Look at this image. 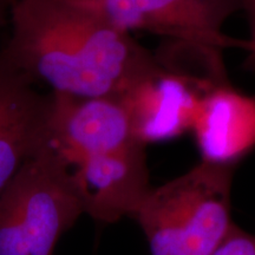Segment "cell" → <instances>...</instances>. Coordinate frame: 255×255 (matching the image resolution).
<instances>
[{
	"mask_svg": "<svg viewBox=\"0 0 255 255\" xmlns=\"http://www.w3.org/2000/svg\"><path fill=\"white\" fill-rule=\"evenodd\" d=\"M0 57L51 92L120 98L161 65L131 34L77 0H12Z\"/></svg>",
	"mask_w": 255,
	"mask_h": 255,
	"instance_id": "obj_1",
	"label": "cell"
},
{
	"mask_svg": "<svg viewBox=\"0 0 255 255\" xmlns=\"http://www.w3.org/2000/svg\"><path fill=\"white\" fill-rule=\"evenodd\" d=\"M232 164L203 159L182 176L151 188L131 216L150 255H212L234 227Z\"/></svg>",
	"mask_w": 255,
	"mask_h": 255,
	"instance_id": "obj_2",
	"label": "cell"
},
{
	"mask_svg": "<svg viewBox=\"0 0 255 255\" xmlns=\"http://www.w3.org/2000/svg\"><path fill=\"white\" fill-rule=\"evenodd\" d=\"M82 214L68 162L49 142L0 193V255H53Z\"/></svg>",
	"mask_w": 255,
	"mask_h": 255,
	"instance_id": "obj_3",
	"label": "cell"
},
{
	"mask_svg": "<svg viewBox=\"0 0 255 255\" xmlns=\"http://www.w3.org/2000/svg\"><path fill=\"white\" fill-rule=\"evenodd\" d=\"M121 31H144L196 49L220 63L226 47L241 46L222 27L242 0H77Z\"/></svg>",
	"mask_w": 255,
	"mask_h": 255,
	"instance_id": "obj_4",
	"label": "cell"
},
{
	"mask_svg": "<svg viewBox=\"0 0 255 255\" xmlns=\"http://www.w3.org/2000/svg\"><path fill=\"white\" fill-rule=\"evenodd\" d=\"M220 84L223 83L178 73L161 62L157 69L133 83L120 100L129 115L133 137L146 145L193 129L202 97Z\"/></svg>",
	"mask_w": 255,
	"mask_h": 255,
	"instance_id": "obj_5",
	"label": "cell"
},
{
	"mask_svg": "<svg viewBox=\"0 0 255 255\" xmlns=\"http://www.w3.org/2000/svg\"><path fill=\"white\" fill-rule=\"evenodd\" d=\"M145 146L133 142L105 154L65 159L84 214L107 223L131 218L151 189Z\"/></svg>",
	"mask_w": 255,
	"mask_h": 255,
	"instance_id": "obj_6",
	"label": "cell"
},
{
	"mask_svg": "<svg viewBox=\"0 0 255 255\" xmlns=\"http://www.w3.org/2000/svg\"><path fill=\"white\" fill-rule=\"evenodd\" d=\"M36 85L0 57V193L51 139L55 95Z\"/></svg>",
	"mask_w": 255,
	"mask_h": 255,
	"instance_id": "obj_7",
	"label": "cell"
},
{
	"mask_svg": "<svg viewBox=\"0 0 255 255\" xmlns=\"http://www.w3.org/2000/svg\"><path fill=\"white\" fill-rule=\"evenodd\" d=\"M50 144L72 162L137 142L120 98H78L55 94Z\"/></svg>",
	"mask_w": 255,
	"mask_h": 255,
	"instance_id": "obj_8",
	"label": "cell"
},
{
	"mask_svg": "<svg viewBox=\"0 0 255 255\" xmlns=\"http://www.w3.org/2000/svg\"><path fill=\"white\" fill-rule=\"evenodd\" d=\"M193 130L205 161L232 164L255 144V98L216 85L202 97Z\"/></svg>",
	"mask_w": 255,
	"mask_h": 255,
	"instance_id": "obj_9",
	"label": "cell"
},
{
	"mask_svg": "<svg viewBox=\"0 0 255 255\" xmlns=\"http://www.w3.org/2000/svg\"><path fill=\"white\" fill-rule=\"evenodd\" d=\"M212 255H255V235L234 226Z\"/></svg>",
	"mask_w": 255,
	"mask_h": 255,
	"instance_id": "obj_10",
	"label": "cell"
},
{
	"mask_svg": "<svg viewBox=\"0 0 255 255\" xmlns=\"http://www.w3.org/2000/svg\"><path fill=\"white\" fill-rule=\"evenodd\" d=\"M242 8L247 12L251 38L246 41L241 40V47L250 52L251 63L255 64V0H242Z\"/></svg>",
	"mask_w": 255,
	"mask_h": 255,
	"instance_id": "obj_11",
	"label": "cell"
},
{
	"mask_svg": "<svg viewBox=\"0 0 255 255\" xmlns=\"http://www.w3.org/2000/svg\"><path fill=\"white\" fill-rule=\"evenodd\" d=\"M12 0H0V28L8 24Z\"/></svg>",
	"mask_w": 255,
	"mask_h": 255,
	"instance_id": "obj_12",
	"label": "cell"
}]
</instances>
